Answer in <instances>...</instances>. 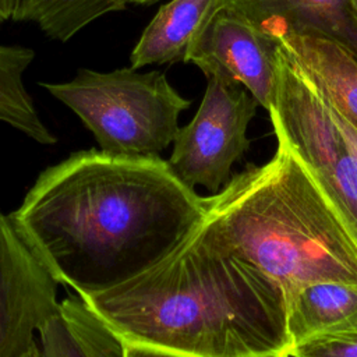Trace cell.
Instances as JSON below:
<instances>
[{"instance_id":"obj_1","label":"cell","mask_w":357,"mask_h":357,"mask_svg":"<svg viewBox=\"0 0 357 357\" xmlns=\"http://www.w3.org/2000/svg\"><path fill=\"white\" fill-rule=\"evenodd\" d=\"M204 212L205 197L159 155L89 149L43 170L8 218L50 276L86 297L167 258Z\"/></svg>"},{"instance_id":"obj_2","label":"cell","mask_w":357,"mask_h":357,"mask_svg":"<svg viewBox=\"0 0 357 357\" xmlns=\"http://www.w3.org/2000/svg\"><path fill=\"white\" fill-rule=\"evenodd\" d=\"M81 298L131 346L183 357H268L290 349L282 289L194 231L139 276Z\"/></svg>"},{"instance_id":"obj_3","label":"cell","mask_w":357,"mask_h":357,"mask_svg":"<svg viewBox=\"0 0 357 357\" xmlns=\"http://www.w3.org/2000/svg\"><path fill=\"white\" fill-rule=\"evenodd\" d=\"M273 132V156L205 197L194 234L266 276L287 303L311 283H357L354 230L284 135Z\"/></svg>"},{"instance_id":"obj_4","label":"cell","mask_w":357,"mask_h":357,"mask_svg":"<svg viewBox=\"0 0 357 357\" xmlns=\"http://www.w3.org/2000/svg\"><path fill=\"white\" fill-rule=\"evenodd\" d=\"M39 85L71 109L100 149L113 155H159L173 144L178 116L191 105L158 70L79 68L70 81Z\"/></svg>"},{"instance_id":"obj_5","label":"cell","mask_w":357,"mask_h":357,"mask_svg":"<svg viewBox=\"0 0 357 357\" xmlns=\"http://www.w3.org/2000/svg\"><path fill=\"white\" fill-rule=\"evenodd\" d=\"M268 113L273 130L284 135L318 177L357 236V156L322 95L279 45L276 92Z\"/></svg>"},{"instance_id":"obj_6","label":"cell","mask_w":357,"mask_h":357,"mask_svg":"<svg viewBox=\"0 0 357 357\" xmlns=\"http://www.w3.org/2000/svg\"><path fill=\"white\" fill-rule=\"evenodd\" d=\"M257 106L243 86L209 77L198 110L173 141L167 162L176 174L192 188L218 192L250 146L247 131Z\"/></svg>"},{"instance_id":"obj_7","label":"cell","mask_w":357,"mask_h":357,"mask_svg":"<svg viewBox=\"0 0 357 357\" xmlns=\"http://www.w3.org/2000/svg\"><path fill=\"white\" fill-rule=\"evenodd\" d=\"M57 282L36 261L0 209V357H25L54 312Z\"/></svg>"},{"instance_id":"obj_8","label":"cell","mask_w":357,"mask_h":357,"mask_svg":"<svg viewBox=\"0 0 357 357\" xmlns=\"http://www.w3.org/2000/svg\"><path fill=\"white\" fill-rule=\"evenodd\" d=\"M276 40L244 18L219 10L195 36L185 63H194L206 78L243 86L269 110L276 92Z\"/></svg>"},{"instance_id":"obj_9","label":"cell","mask_w":357,"mask_h":357,"mask_svg":"<svg viewBox=\"0 0 357 357\" xmlns=\"http://www.w3.org/2000/svg\"><path fill=\"white\" fill-rule=\"evenodd\" d=\"M236 14L273 40L287 35H322L357 56V22L349 0H218V11Z\"/></svg>"},{"instance_id":"obj_10","label":"cell","mask_w":357,"mask_h":357,"mask_svg":"<svg viewBox=\"0 0 357 357\" xmlns=\"http://www.w3.org/2000/svg\"><path fill=\"white\" fill-rule=\"evenodd\" d=\"M278 45L328 105L357 130L356 53L336 39L311 33L287 35Z\"/></svg>"},{"instance_id":"obj_11","label":"cell","mask_w":357,"mask_h":357,"mask_svg":"<svg viewBox=\"0 0 357 357\" xmlns=\"http://www.w3.org/2000/svg\"><path fill=\"white\" fill-rule=\"evenodd\" d=\"M42 357H127L126 342L81 297H67L39 332Z\"/></svg>"},{"instance_id":"obj_12","label":"cell","mask_w":357,"mask_h":357,"mask_svg":"<svg viewBox=\"0 0 357 357\" xmlns=\"http://www.w3.org/2000/svg\"><path fill=\"white\" fill-rule=\"evenodd\" d=\"M218 0H170L142 31L130 54V67L185 61L187 53L209 18Z\"/></svg>"},{"instance_id":"obj_13","label":"cell","mask_w":357,"mask_h":357,"mask_svg":"<svg viewBox=\"0 0 357 357\" xmlns=\"http://www.w3.org/2000/svg\"><path fill=\"white\" fill-rule=\"evenodd\" d=\"M356 324L357 283L336 280L311 283L297 290L287 303L290 349Z\"/></svg>"},{"instance_id":"obj_14","label":"cell","mask_w":357,"mask_h":357,"mask_svg":"<svg viewBox=\"0 0 357 357\" xmlns=\"http://www.w3.org/2000/svg\"><path fill=\"white\" fill-rule=\"evenodd\" d=\"M33 59L35 52L31 47L0 45V121L39 144L52 145L57 138L42 121L24 84V74Z\"/></svg>"},{"instance_id":"obj_15","label":"cell","mask_w":357,"mask_h":357,"mask_svg":"<svg viewBox=\"0 0 357 357\" xmlns=\"http://www.w3.org/2000/svg\"><path fill=\"white\" fill-rule=\"evenodd\" d=\"M155 1L158 0H73L38 26L47 36L66 42L103 14L121 11L131 4H152Z\"/></svg>"},{"instance_id":"obj_16","label":"cell","mask_w":357,"mask_h":357,"mask_svg":"<svg viewBox=\"0 0 357 357\" xmlns=\"http://www.w3.org/2000/svg\"><path fill=\"white\" fill-rule=\"evenodd\" d=\"M289 357H357V324L333 333H326L297 344Z\"/></svg>"},{"instance_id":"obj_17","label":"cell","mask_w":357,"mask_h":357,"mask_svg":"<svg viewBox=\"0 0 357 357\" xmlns=\"http://www.w3.org/2000/svg\"><path fill=\"white\" fill-rule=\"evenodd\" d=\"M71 1L73 0H17L13 20L40 25Z\"/></svg>"},{"instance_id":"obj_18","label":"cell","mask_w":357,"mask_h":357,"mask_svg":"<svg viewBox=\"0 0 357 357\" xmlns=\"http://www.w3.org/2000/svg\"><path fill=\"white\" fill-rule=\"evenodd\" d=\"M324 100H325V99H324ZM325 103H326V106H328V109H329V113H331V116H332L335 124L337 126V128H339L340 132L343 134L344 139L347 141V144L350 145V148L353 149V152H354L356 156H357V130H356L344 117H342L331 105H328L326 100H325Z\"/></svg>"},{"instance_id":"obj_19","label":"cell","mask_w":357,"mask_h":357,"mask_svg":"<svg viewBox=\"0 0 357 357\" xmlns=\"http://www.w3.org/2000/svg\"><path fill=\"white\" fill-rule=\"evenodd\" d=\"M127 357H183L178 354H172L160 350H153L142 346L127 344Z\"/></svg>"},{"instance_id":"obj_20","label":"cell","mask_w":357,"mask_h":357,"mask_svg":"<svg viewBox=\"0 0 357 357\" xmlns=\"http://www.w3.org/2000/svg\"><path fill=\"white\" fill-rule=\"evenodd\" d=\"M15 1L17 0H0V26L6 21L13 20L14 10H15Z\"/></svg>"},{"instance_id":"obj_21","label":"cell","mask_w":357,"mask_h":357,"mask_svg":"<svg viewBox=\"0 0 357 357\" xmlns=\"http://www.w3.org/2000/svg\"><path fill=\"white\" fill-rule=\"evenodd\" d=\"M25 357H42V356H40V350H39V344L36 343V344L33 346V349H32Z\"/></svg>"},{"instance_id":"obj_22","label":"cell","mask_w":357,"mask_h":357,"mask_svg":"<svg viewBox=\"0 0 357 357\" xmlns=\"http://www.w3.org/2000/svg\"><path fill=\"white\" fill-rule=\"evenodd\" d=\"M349 3H350V7H351L354 20H356V22H357V0H349Z\"/></svg>"},{"instance_id":"obj_23","label":"cell","mask_w":357,"mask_h":357,"mask_svg":"<svg viewBox=\"0 0 357 357\" xmlns=\"http://www.w3.org/2000/svg\"><path fill=\"white\" fill-rule=\"evenodd\" d=\"M268 357H289V354H275V356H268Z\"/></svg>"}]
</instances>
